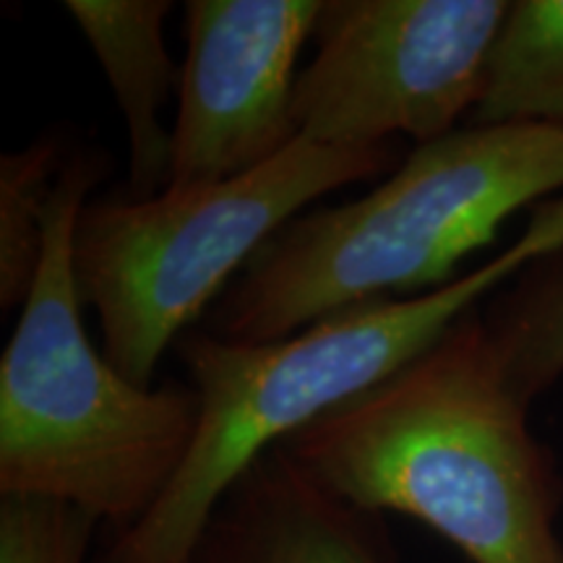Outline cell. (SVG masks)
Segmentation results:
<instances>
[{"instance_id": "obj_1", "label": "cell", "mask_w": 563, "mask_h": 563, "mask_svg": "<svg viewBox=\"0 0 563 563\" xmlns=\"http://www.w3.org/2000/svg\"><path fill=\"white\" fill-rule=\"evenodd\" d=\"M470 311L422 355L279 449L355 509L412 517L473 563H563L559 485Z\"/></svg>"}, {"instance_id": "obj_2", "label": "cell", "mask_w": 563, "mask_h": 563, "mask_svg": "<svg viewBox=\"0 0 563 563\" xmlns=\"http://www.w3.org/2000/svg\"><path fill=\"white\" fill-rule=\"evenodd\" d=\"M563 194V125H464L415 146L361 199L302 211L272 235L209 311L230 342H277L373 298L456 279L530 203Z\"/></svg>"}, {"instance_id": "obj_3", "label": "cell", "mask_w": 563, "mask_h": 563, "mask_svg": "<svg viewBox=\"0 0 563 563\" xmlns=\"http://www.w3.org/2000/svg\"><path fill=\"white\" fill-rule=\"evenodd\" d=\"M563 249V194L538 203L509 249L439 290L340 308L277 342H230L209 329L178 340L199 394L196 439L141 522L91 563H188L232 485L253 462L422 355L477 300Z\"/></svg>"}, {"instance_id": "obj_4", "label": "cell", "mask_w": 563, "mask_h": 563, "mask_svg": "<svg viewBox=\"0 0 563 563\" xmlns=\"http://www.w3.org/2000/svg\"><path fill=\"white\" fill-rule=\"evenodd\" d=\"M108 159L76 146L47 211L45 256L0 361V496L70 504L125 532L173 483L199 428L194 386H136L91 344L70 262Z\"/></svg>"}, {"instance_id": "obj_5", "label": "cell", "mask_w": 563, "mask_h": 563, "mask_svg": "<svg viewBox=\"0 0 563 563\" xmlns=\"http://www.w3.org/2000/svg\"><path fill=\"white\" fill-rule=\"evenodd\" d=\"M402 159V141L342 146L300 136L266 165L214 186L89 199L70 262L108 363L150 389L167 347L214 308L272 235L308 203L386 178Z\"/></svg>"}, {"instance_id": "obj_6", "label": "cell", "mask_w": 563, "mask_h": 563, "mask_svg": "<svg viewBox=\"0 0 563 563\" xmlns=\"http://www.w3.org/2000/svg\"><path fill=\"white\" fill-rule=\"evenodd\" d=\"M506 0H323L313 58L292 95L298 136L415 146L481 102Z\"/></svg>"}, {"instance_id": "obj_7", "label": "cell", "mask_w": 563, "mask_h": 563, "mask_svg": "<svg viewBox=\"0 0 563 563\" xmlns=\"http://www.w3.org/2000/svg\"><path fill=\"white\" fill-rule=\"evenodd\" d=\"M321 11V0H188L167 188L232 180L300 139L298 58Z\"/></svg>"}, {"instance_id": "obj_8", "label": "cell", "mask_w": 563, "mask_h": 563, "mask_svg": "<svg viewBox=\"0 0 563 563\" xmlns=\"http://www.w3.org/2000/svg\"><path fill=\"white\" fill-rule=\"evenodd\" d=\"M188 563H397L384 517L355 509L274 446L245 470Z\"/></svg>"}, {"instance_id": "obj_9", "label": "cell", "mask_w": 563, "mask_h": 563, "mask_svg": "<svg viewBox=\"0 0 563 563\" xmlns=\"http://www.w3.org/2000/svg\"><path fill=\"white\" fill-rule=\"evenodd\" d=\"M63 9L76 21L100 60L125 131H129V194L152 199L170 183V131L162 112L178 89L165 42L170 0H68Z\"/></svg>"}, {"instance_id": "obj_10", "label": "cell", "mask_w": 563, "mask_h": 563, "mask_svg": "<svg viewBox=\"0 0 563 563\" xmlns=\"http://www.w3.org/2000/svg\"><path fill=\"white\" fill-rule=\"evenodd\" d=\"M470 123L563 125V0L509 5Z\"/></svg>"}, {"instance_id": "obj_11", "label": "cell", "mask_w": 563, "mask_h": 563, "mask_svg": "<svg viewBox=\"0 0 563 563\" xmlns=\"http://www.w3.org/2000/svg\"><path fill=\"white\" fill-rule=\"evenodd\" d=\"M74 136L51 129L0 157V306L21 308L45 256L47 211L74 154Z\"/></svg>"}, {"instance_id": "obj_12", "label": "cell", "mask_w": 563, "mask_h": 563, "mask_svg": "<svg viewBox=\"0 0 563 563\" xmlns=\"http://www.w3.org/2000/svg\"><path fill=\"white\" fill-rule=\"evenodd\" d=\"M483 321L514 389L532 405L563 376V249L519 272Z\"/></svg>"}, {"instance_id": "obj_13", "label": "cell", "mask_w": 563, "mask_h": 563, "mask_svg": "<svg viewBox=\"0 0 563 563\" xmlns=\"http://www.w3.org/2000/svg\"><path fill=\"white\" fill-rule=\"evenodd\" d=\"M97 527L70 504L0 496V563H89Z\"/></svg>"}]
</instances>
